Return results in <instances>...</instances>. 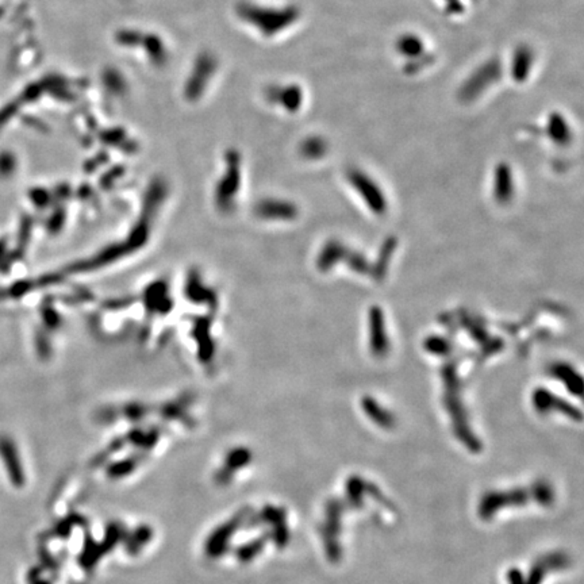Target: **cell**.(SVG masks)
<instances>
[{
  "label": "cell",
  "mask_w": 584,
  "mask_h": 584,
  "mask_svg": "<svg viewBox=\"0 0 584 584\" xmlns=\"http://www.w3.org/2000/svg\"><path fill=\"white\" fill-rule=\"evenodd\" d=\"M443 1L446 3V6H445L446 11L452 13V10H455L453 14H458V10L460 8L461 6L460 0H443Z\"/></svg>",
  "instance_id": "cell-13"
},
{
  "label": "cell",
  "mask_w": 584,
  "mask_h": 584,
  "mask_svg": "<svg viewBox=\"0 0 584 584\" xmlns=\"http://www.w3.org/2000/svg\"><path fill=\"white\" fill-rule=\"evenodd\" d=\"M534 406L540 413H548L550 410H557L559 413L566 414V417H569V418H573V420H578V421L582 420V414L579 413L578 408L560 401L559 398H556L554 395H550L545 391H538L534 395Z\"/></svg>",
  "instance_id": "cell-7"
},
{
  "label": "cell",
  "mask_w": 584,
  "mask_h": 584,
  "mask_svg": "<svg viewBox=\"0 0 584 584\" xmlns=\"http://www.w3.org/2000/svg\"><path fill=\"white\" fill-rule=\"evenodd\" d=\"M554 488L545 479H540L528 487L512 490H493L481 496L479 502V517L491 521L493 517L506 507H519L529 503L549 507L554 503Z\"/></svg>",
  "instance_id": "cell-1"
},
{
  "label": "cell",
  "mask_w": 584,
  "mask_h": 584,
  "mask_svg": "<svg viewBox=\"0 0 584 584\" xmlns=\"http://www.w3.org/2000/svg\"><path fill=\"white\" fill-rule=\"evenodd\" d=\"M571 566V557L566 552H549L540 556L525 576V584H543L549 572L562 571Z\"/></svg>",
  "instance_id": "cell-4"
},
{
  "label": "cell",
  "mask_w": 584,
  "mask_h": 584,
  "mask_svg": "<svg viewBox=\"0 0 584 584\" xmlns=\"http://www.w3.org/2000/svg\"><path fill=\"white\" fill-rule=\"evenodd\" d=\"M351 180H352L354 187L358 188L364 194L363 196H365L367 199L370 197L372 205L375 207H377V210L382 209V206H383L382 196H380V194L377 195V188H376L375 183L372 181L370 177L365 176L360 171H353V172H351Z\"/></svg>",
  "instance_id": "cell-9"
},
{
  "label": "cell",
  "mask_w": 584,
  "mask_h": 584,
  "mask_svg": "<svg viewBox=\"0 0 584 584\" xmlns=\"http://www.w3.org/2000/svg\"><path fill=\"white\" fill-rule=\"evenodd\" d=\"M363 408L365 414L371 418L376 425L382 426L384 429H389L395 425L394 415L389 413L386 408L377 405L371 398H365L363 402Z\"/></svg>",
  "instance_id": "cell-10"
},
{
  "label": "cell",
  "mask_w": 584,
  "mask_h": 584,
  "mask_svg": "<svg viewBox=\"0 0 584 584\" xmlns=\"http://www.w3.org/2000/svg\"><path fill=\"white\" fill-rule=\"evenodd\" d=\"M395 49L396 53L402 56L403 58H406L410 71L413 70L414 64H424V60L426 57H429V53L426 52L425 41L418 36V34H403L399 37L395 42Z\"/></svg>",
  "instance_id": "cell-6"
},
{
  "label": "cell",
  "mask_w": 584,
  "mask_h": 584,
  "mask_svg": "<svg viewBox=\"0 0 584 584\" xmlns=\"http://www.w3.org/2000/svg\"><path fill=\"white\" fill-rule=\"evenodd\" d=\"M507 582L509 584H525V575L521 569L512 568L507 571Z\"/></svg>",
  "instance_id": "cell-12"
},
{
  "label": "cell",
  "mask_w": 584,
  "mask_h": 584,
  "mask_svg": "<svg viewBox=\"0 0 584 584\" xmlns=\"http://www.w3.org/2000/svg\"><path fill=\"white\" fill-rule=\"evenodd\" d=\"M502 76V65L500 63L491 58L476 70L469 73V76L462 82L459 89V98L464 103H472L478 100L481 95H484L488 89L500 80Z\"/></svg>",
  "instance_id": "cell-3"
},
{
  "label": "cell",
  "mask_w": 584,
  "mask_h": 584,
  "mask_svg": "<svg viewBox=\"0 0 584 584\" xmlns=\"http://www.w3.org/2000/svg\"><path fill=\"white\" fill-rule=\"evenodd\" d=\"M547 133L549 137L560 145H564L571 140V129L564 115L560 112H550L547 118Z\"/></svg>",
  "instance_id": "cell-8"
},
{
  "label": "cell",
  "mask_w": 584,
  "mask_h": 584,
  "mask_svg": "<svg viewBox=\"0 0 584 584\" xmlns=\"http://www.w3.org/2000/svg\"><path fill=\"white\" fill-rule=\"evenodd\" d=\"M349 510H354L353 506L345 496L332 498L325 505V518L320 526V534L326 556L333 564H337L342 557V547L339 541L342 531V517Z\"/></svg>",
  "instance_id": "cell-2"
},
{
  "label": "cell",
  "mask_w": 584,
  "mask_h": 584,
  "mask_svg": "<svg viewBox=\"0 0 584 584\" xmlns=\"http://www.w3.org/2000/svg\"><path fill=\"white\" fill-rule=\"evenodd\" d=\"M536 64V53L529 45H518L510 61V76L515 83L522 84L529 80Z\"/></svg>",
  "instance_id": "cell-5"
},
{
  "label": "cell",
  "mask_w": 584,
  "mask_h": 584,
  "mask_svg": "<svg viewBox=\"0 0 584 584\" xmlns=\"http://www.w3.org/2000/svg\"><path fill=\"white\" fill-rule=\"evenodd\" d=\"M306 145H307V146H310V149H307L310 153H311V150H314V152H313V157H317V156L323 155V150L326 149L325 142H323L322 138H318V137H313L311 140H309V141L306 142Z\"/></svg>",
  "instance_id": "cell-11"
}]
</instances>
